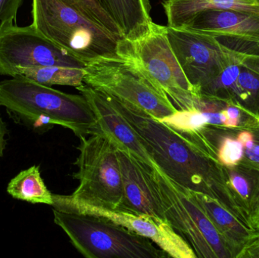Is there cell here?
Returning <instances> with one entry per match:
<instances>
[{
  "instance_id": "1",
  "label": "cell",
  "mask_w": 259,
  "mask_h": 258,
  "mask_svg": "<svg viewBox=\"0 0 259 258\" xmlns=\"http://www.w3.org/2000/svg\"><path fill=\"white\" fill-rule=\"evenodd\" d=\"M109 98L163 172L187 189L214 198L252 228L231 195L223 165L218 160L217 144L205 128L195 133H181L136 106Z\"/></svg>"
},
{
  "instance_id": "2",
  "label": "cell",
  "mask_w": 259,
  "mask_h": 258,
  "mask_svg": "<svg viewBox=\"0 0 259 258\" xmlns=\"http://www.w3.org/2000/svg\"><path fill=\"white\" fill-rule=\"evenodd\" d=\"M0 106L17 124L42 133L53 125L80 137L100 133L95 115L83 95L65 93L16 76L0 82Z\"/></svg>"
},
{
  "instance_id": "3",
  "label": "cell",
  "mask_w": 259,
  "mask_h": 258,
  "mask_svg": "<svg viewBox=\"0 0 259 258\" xmlns=\"http://www.w3.org/2000/svg\"><path fill=\"white\" fill-rule=\"evenodd\" d=\"M120 54L119 57H101L87 64L83 83L159 120L175 113L178 109L130 53L126 39Z\"/></svg>"
},
{
  "instance_id": "4",
  "label": "cell",
  "mask_w": 259,
  "mask_h": 258,
  "mask_svg": "<svg viewBox=\"0 0 259 258\" xmlns=\"http://www.w3.org/2000/svg\"><path fill=\"white\" fill-rule=\"evenodd\" d=\"M141 164L164 218L193 248L196 257L235 258L231 247L193 198L190 189L170 178L156 164L152 167Z\"/></svg>"
},
{
  "instance_id": "5",
  "label": "cell",
  "mask_w": 259,
  "mask_h": 258,
  "mask_svg": "<svg viewBox=\"0 0 259 258\" xmlns=\"http://www.w3.org/2000/svg\"><path fill=\"white\" fill-rule=\"evenodd\" d=\"M32 24L47 39L84 64L119 57L124 39L115 36L60 0H32Z\"/></svg>"
},
{
  "instance_id": "6",
  "label": "cell",
  "mask_w": 259,
  "mask_h": 258,
  "mask_svg": "<svg viewBox=\"0 0 259 258\" xmlns=\"http://www.w3.org/2000/svg\"><path fill=\"white\" fill-rule=\"evenodd\" d=\"M55 224L87 258L169 257L154 242L102 218L53 209Z\"/></svg>"
},
{
  "instance_id": "7",
  "label": "cell",
  "mask_w": 259,
  "mask_h": 258,
  "mask_svg": "<svg viewBox=\"0 0 259 258\" xmlns=\"http://www.w3.org/2000/svg\"><path fill=\"white\" fill-rule=\"evenodd\" d=\"M78 168L73 177L78 180L76 190L69 196L76 201L109 209L122 204L121 169L113 141L103 133L79 137Z\"/></svg>"
},
{
  "instance_id": "8",
  "label": "cell",
  "mask_w": 259,
  "mask_h": 258,
  "mask_svg": "<svg viewBox=\"0 0 259 258\" xmlns=\"http://www.w3.org/2000/svg\"><path fill=\"white\" fill-rule=\"evenodd\" d=\"M130 53L179 110L199 109L201 97L187 80L166 36L165 26L154 23L152 30L136 42L127 41Z\"/></svg>"
},
{
  "instance_id": "9",
  "label": "cell",
  "mask_w": 259,
  "mask_h": 258,
  "mask_svg": "<svg viewBox=\"0 0 259 258\" xmlns=\"http://www.w3.org/2000/svg\"><path fill=\"white\" fill-rule=\"evenodd\" d=\"M46 66L84 68L86 64L47 39L33 24L0 23V75L16 77L24 68Z\"/></svg>"
},
{
  "instance_id": "10",
  "label": "cell",
  "mask_w": 259,
  "mask_h": 258,
  "mask_svg": "<svg viewBox=\"0 0 259 258\" xmlns=\"http://www.w3.org/2000/svg\"><path fill=\"white\" fill-rule=\"evenodd\" d=\"M165 32L187 80L200 97L201 91L240 53L227 48L214 36L206 33L168 26H165Z\"/></svg>"
},
{
  "instance_id": "11",
  "label": "cell",
  "mask_w": 259,
  "mask_h": 258,
  "mask_svg": "<svg viewBox=\"0 0 259 258\" xmlns=\"http://www.w3.org/2000/svg\"><path fill=\"white\" fill-rule=\"evenodd\" d=\"M53 207L56 210L82 214L102 218L150 239L169 257L196 258L190 245L166 220L145 214L109 209L76 201L69 195L53 194Z\"/></svg>"
},
{
  "instance_id": "12",
  "label": "cell",
  "mask_w": 259,
  "mask_h": 258,
  "mask_svg": "<svg viewBox=\"0 0 259 258\" xmlns=\"http://www.w3.org/2000/svg\"><path fill=\"white\" fill-rule=\"evenodd\" d=\"M77 89L89 103L100 133L107 135L117 148L129 153L139 162L150 167L155 165L138 135L109 95L85 83Z\"/></svg>"
},
{
  "instance_id": "13",
  "label": "cell",
  "mask_w": 259,
  "mask_h": 258,
  "mask_svg": "<svg viewBox=\"0 0 259 258\" xmlns=\"http://www.w3.org/2000/svg\"><path fill=\"white\" fill-rule=\"evenodd\" d=\"M116 149L123 185V201L119 210L165 220L141 162L124 150L117 147Z\"/></svg>"
},
{
  "instance_id": "14",
  "label": "cell",
  "mask_w": 259,
  "mask_h": 258,
  "mask_svg": "<svg viewBox=\"0 0 259 258\" xmlns=\"http://www.w3.org/2000/svg\"><path fill=\"white\" fill-rule=\"evenodd\" d=\"M182 28L216 38L259 42V14L237 10L204 11Z\"/></svg>"
},
{
  "instance_id": "15",
  "label": "cell",
  "mask_w": 259,
  "mask_h": 258,
  "mask_svg": "<svg viewBox=\"0 0 259 258\" xmlns=\"http://www.w3.org/2000/svg\"><path fill=\"white\" fill-rule=\"evenodd\" d=\"M218 231L239 258L242 252L259 236V232L247 227L219 201L206 194L190 190Z\"/></svg>"
},
{
  "instance_id": "16",
  "label": "cell",
  "mask_w": 259,
  "mask_h": 258,
  "mask_svg": "<svg viewBox=\"0 0 259 258\" xmlns=\"http://www.w3.org/2000/svg\"><path fill=\"white\" fill-rule=\"evenodd\" d=\"M102 7L112 17L126 40L134 42L152 30L149 0H99Z\"/></svg>"
},
{
  "instance_id": "17",
  "label": "cell",
  "mask_w": 259,
  "mask_h": 258,
  "mask_svg": "<svg viewBox=\"0 0 259 258\" xmlns=\"http://www.w3.org/2000/svg\"><path fill=\"white\" fill-rule=\"evenodd\" d=\"M167 25L182 28L196 15L207 10H237L259 14V0H164Z\"/></svg>"
},
{
  "instance_id": "18",
  "label": "cell",
  "mask_w": 259,
  "mask_h": 258,
  "mask_svg": "<svg viewBox=\"0 0 259 258\" xmlns=\"http://www.w3.org/2000/svg\"><path fill=\"white\" fill-rule=\"evenodd\" d=\"M227 103L249 116L259 118V55L242 56L238 75L230 89Z\"/></svg>"
},
{
  "instance_id": "19",
  "label": "cell",
  "mask_w": 259,
  "mask_h": 258,
  "mask_svg": "<svg viewBox=\"0 0 259 258\" xmlns=\"http://www.w3.org/2000/svg\"><path fill=\"white\" fill-rule=\"evenodd\" d=\"M223 170L231 195L250 224L259 204V168L243 159L234 166L223 165Z\"/></svg>"
},
{
  "instance_id": "20",
  "label": "cell",
  "mask_w": 259,
  "mask_h": 258,
  "mask_svg": "<svg viewBox=\"0 0 259 258\" xmlns=\"http://www.w3.org/2000/svg\"><path fill=\"white\" fill-rule=\"evenodd\" d=\"M7 192L12 198L31 204H53V193L44 183L39 166L21 171L9 182Z\"/></svg>"
},
{
  "instance_id": "21",
  "label": "cell",
  "mask_w": 259,
  "mask_h": 258,
  "mask_svg": "<svg viewBox=\"0 0 259 258\" xmlns=\"http://www.w3.org/2000/svg\"><path fill=\"white\" fill-rule=\"evenodd\" d=\"M46 86H69L77 89L84 84L83 68L64 66L33 67L24 68L19 75Z\"/></svg>"
},
{
  "instance_id": "22",
  "label": "cell",
  "mask_w": 259,
  "mask_h": 258,
  "mask_svg": "<svg viewBox=\"0 0 259 258\" xmlns=\"http://www.w3.org/2000/svg\"><path fill=\"white\" fill-rule=\"evenodd\" d=\"M237 128L218 127L217 157L224 166H234L244 156L243 144L237 138Z\"/></svg>"
},
{
  "instance_id": "23",
  "label": "cell",
  "mask_w": 259,
  "mask_h": 258,
  "mask_svg": "<svg viewBox=\"0 0 259 258\" xmlns=\"http://www.w3.org/2000/svg\"><path fill=\"white\" fill-rule=\"evenodd\" d=\"M62 3L78 12L86 18L97 23L115 36L123 38L116 23L102 7L99 0H60Z\"/></svg>"
},
{
  "instance_id": "24",
  "label": "cell",
  "mask_w": 259,
  "mask_h": 258,
  "mask_svg": "<svg viewBox=\"0 0 259 258\" xmlns=\"http://www.w3.org/2000/svg\"><path fill=\"white\" fill-rule=\"evenodd\" d=\"M24 0H0V23H15Z\"/></svg>"
},
{
  "instance_id": "25",
  "label": "cell",
  "mask_w": 259,
  "mask_h": 258,
  "mask_svg": "<svg viewBox=\"0 0 259 258\" xmlns=\"http://www.w3.org/2000/svg\"><path fill=\"white\" fill-rule=\"evenodd\" d=\"M6 134H7V129L6 124L3 121L1 115H0V159L3 157V151L6 145Z\"/></svg>"
},
{
  "instance_id": "26",
  "label": "cell",
  "mask_w": 259,
  "mask_h": 258,
  "mask_svg": "<svg viewBox=\"0 0 259 258\" xmlns=\"http://www.w3.org/2000/svg\"><path fill=\"white\" fill-rule=\"evenodd\" d=\"M250 224L254 230L259 232V204L255 214L251 218Z\"/></svg>"
}]
</instances>
